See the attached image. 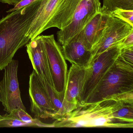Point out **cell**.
I'll return each instance as SVG.
<instances>
[{
	"label": "cell",
	"mask_w": 133,
	"mask_h": 133,
	"mask_svg": "<svg viewBox=\"0 0 133 133\" xmlns=\"http://www.w3.org/2000/svg\"><path fill=\"white\" fill-rule=\"evenodd\" d=\"M42 1L38 0L0 19V70L11 62L18 49L31 40L26 35Z\"/></svg>",
	"instance_id": "obj_1"
},
{
	"label": "cell",
	"mask_w": 133,
	"mask_h": 133,
	"mask_svg": "<svg viewBox=\"0 0 133 133\" xmlns=\"http://www.w3.org/2000/svg\"><path fill=\"white\" fill-rule=\"evenodd\" d=\"M115 99L109 98L97 102L78 104L71 112L55 120L53 127L133 128V125L115 116Z\"/></svg>",
	"instance_id": "obj_2"
},
{
	"label": "cell",
	"mask_w": 133,
	"mask_h": 133,
	"mask_svg": "<svg viewBox=\"0 0 133 133\" xmlns=\"http://www.w3.org/2000/svg\"><path fill=\"white\" fill-rule=\"evenodd\" d=\"M81 0H42L27 36L35 39L49 29H63L70 24Z\"/></svg>",
	"instance_id": "obj_3"
},
{
	"label": "cell",
	"mask_w": 133,
	"mask_h": 133,
	"mask_svg": "<svg viewBox=\"0 0 133 133\" xmlns=\"http://www.w3.org/2000/svg\"><path fill=\"white\" fill-rule=\"evenodd\" d=\"M131 92H133V68L122 65L116 60L85 103L97 102Z\"/></svg>",
	"instance_id": "obj_4"
},
{
	"label": "cell",
	"mask_w": 133,
	"mask_h": 133,
	"mask_svg": "<svg viewBox=\"0 0 133 133\" xmlns=\"http://www.w3.org/2000/svg\"><path fill=\"white\" fill-rule=\"evenodd\" d=\"M121 49L119 45L111 46L101 53L91 63L88 68L78 104L85 103L101 81L114 65L120 54Z\"/></svg>",
	"instance_id": "obj_5"
},
{
	"label": "cell",
	"mask_w": 133,
	"mask_h": 133,
	"mask_svg": "<svg viewBox=\"0 0 133 133\" xmlns=\"http://www.w3.org/2000/svg\"><path fill=\"white\" fill-rule=\"evenodd\" d=\"M44 43L54 90L64 99L67 79L68 67L62 48L53 35H41Z\"/></svg>",
	"instance_id": "obj_6"
},
{
	"label": "cell",
	"mask_w": 133,
	"mask_h": 133,
	"mask_svg": "<svg viewBox=\"0 0 133 133\" xmlns=\"http://www.w3.org/2000/svg\"><path fill=\"white\" fill-rule=\"evenodd\" d=\"M18 62L13 59L4 68L3 79L0 82V102L8 114L18 109L26 110L21 97L18 78Z\"/></svg>",
	"instance_id": "obj_7"
},
{
	"label": "cell",
	"mask_w": 133,
	"mask_h": 133,
	"mask_svg": "<svg viewBox=\"0 0 133 133\" xmlns=\"http://www.w3.org/2000/svg\"><path fill=\"white\" fill-rule=\"evenodd\" d=\"M100 0H81L70 24L57 33L61 45H65L77 36L96 15L101 11Z\"/></svg>",
	"instance_id": "obj_8"
},
{
	"label": "cell",
	"mask_w": 133,
	"mask_h": 133,
	"mask_svg": "<svg viewBox=\"0 0 133 133\" xmlns=\"http://www.w3.org/2000/svg\"><path fill=\"white\" fill-rule=\"evenodd\" d=\"M29 92L30 109L35 118L55 120L56 110L52 102L34 70L29 76Z\"/></svg>",
	"instance_id": "obj_9"
},
{
	"label": "cell",
	"mask_w": 133,
	"mask_h": 133,
	"mask_svg": "<svg viewBox=\"0 0 133 133\" xmlns=\"http://www.w3.org/2000/svg\"><path fill=\"white\" fill-rule=\"evenodd\" d=\"M132 31L133 27L131 25L111 16L101 38L92 49V59L91 63L110 47L119 45L122 40Z\"/></svg>",
	"instance_id": "obj_10"
},
{
	"label": "cell",
	"mask_w": 133,
	"mask_h": 133,
	"mask_svg": "<svg viewBox=\"0 0 133 133\" xmlns=\"http://www.w3.org/2000/svg\"><path fill=\"white\" fill-rule=\"evenodd\" d=\"M27 52L34 70L42 82L54 88L48 59L42 36L39 35L26 45Z\"/></svg>",
	"instance_id": "obj_11"
},
{
	"label": "cell",
	"mask_w": 133,
	"mask_h": 133,
	"mask_svg": "<svg viewBox=\"0 0 133 133\" xmlns=\"http://www.w3.org/2000/svg\"><path fill=\"white\" fill-rule=\"evenodd\" d=\"M87 71L88 68L73 64L69 69L63 99L66 114L74 110L79 103Z\"/></svg>",
	"instance_id": "obj_12"
},
{
	"label": "cell",
	"mask_w": 133,
	"mask_h": 133,
	"mask_svg": "<svg viewBox=\"0 0 133 133\" xmlns=\"http://www.w3.org/2000/svg\"><path fill=\"white\" fill-rule=\"evenodd\" d=\"M111 15L101 11L85 25L76 36L83 43L85 47L91 52L92 49L98 43L103 34Z\"/></svg>",
	"instance_id": "obj_13"
},
{
	"label": "cell",
	"mask_w": 133,
	"mask_h": 133,
	"mask_svg": "<svg viewBox=\"0 0 133 133\" xmlns=\"http://www.w3.org/2000/svg\"><path fill=\"white\" fill-rule=\"evenodd\" d=\"M62 52L65 59L79 66L88 68L91 62V52L87 49L77 36L63 45Z\"/></svg>",
	"instance_id": "obj_14"
},
{
	"label": "cell",
	"mask_w": 133,
	"mask_h": 133,
	"mask_svg": "<svg viewBox=\"0 0 133 133\" xmlns=\"http://www.w3.org/2000/svg\"><path fill=\"white\" fill-rule=\"evenodd\" d=\"M118 9L133 10V0H103L102 11L110 15Z\"/></svg>",
	"instance_id": "obj_15"
},
{
	"label": "cell",
	"mask_w": 133,
	"mask_h": 133,
	"mask_svg": "<svg viewBox=\"0 0 133 133\" xmlns=\"http://www.w3.org/2000/svg\"><path fill=\"white\" fill-rule=\"evenodd\" d=\"M11 113L21 121L29 124L31 127H53L52 123H44L40 121L39 119L36 118L34 119L26 112V110L22 109L15 110Z\"/></svg>",
	"instance_id": "obj_16"
},
{
	"label": "cell",
	"mask_w": 133,
	"mask_h": 133,
	"mask_svg": "<svg viewBox=\"0 0 133 133\" xmlns=\"http://www.w3.org/2000/svg\"><path fill=\"white\" fill-rule=\"evenodd\" d=\"M31 127L29 124L21 121L11 113L3 116L0 119V127Z\"/></svg>",
	"instance_id": "obj_17"
},
{
	"label": "cell",
	"mask_w": 133,
	"mask_h": 133,
	"mask_svg": "<svg viewBox=\"0 0 133 133\" xmlns=\"http://www.w3.org/2000/svg\"><path fill=\"white\" fill-rule=\"evenodd\" d=\"M110 15L112 17L119 18L133 27V10L117 9Z\"/></svg>",
	"instance_id": "obj_18"
},
{
	"label": "cell",
	"mask_w": 133,
	"mask_h": 133,
	"mask_svg": "<svg viewBox=\"0 0 133 133\" xmlns=\"http://www.w3.org/2000/svg\"><path fill=\"white\" fill-rule=\"evenodd\" d=\"M119 45L122 48H127L133 46V31L123 39Z\"/></svg>",
	"instance_id": "obj_19"
},
{
	"label": "cell",
	"mask_w": 133,
	"mask_h": 133,
	"mask_svg": "<svg viewBox=\"0 0 133 133\" xmlns=\"http://www.w3.org/2000/svg\"><path fill=\"white\" fill-rule=\"evenodd\" d=\"M38 0H22L17 4L14 6V7L12 9H10L7 12L10 13L13 11H15L21 9L26 6H28L34 2L37 1Z\"/></svg>",
	"instance_id": "obj_20"
},
{
	"label": "cell",
	"mask_w": 133,
	"mask_h": 133,
	"mask_svg": "<svg viewBox=\"0 0 133 133\" xmlns=\"http://www.w3.org/2000/svg\"><path fill=\"white\" fill-rule=\"evenodd\" d=\"M22 0H0V3L15 6Z\"/></svg>",
	"instance_id": "obj_21"
},
{
	"label": "cell",
	"mask_w": 133,
	"mask_h": 133,
	"mask_svg": "<svg viewBox=\"0 0 133 133\" xmlns=\"http://www.w3.org/2000/svg\"><path fill=\"white\" fill-rule=\"evenodd\" d=\"M2 117H3V116H1V114H0V119H1L2 118Z\"/></svg>",
	"instance_id": "obj_22"
}]
</instances>
